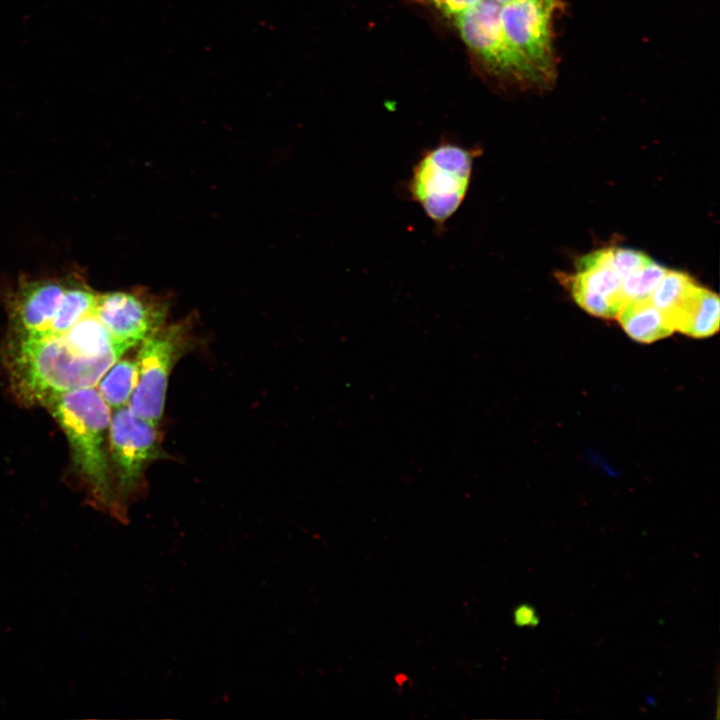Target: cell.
Returning <instances> with one entry per match:
<instances>
[{
	"label": "cell",
	"mask_w": 720,
	"mask_h": 720,
	"mask_svg": "<svg viewBox=\"0 0 720 720\" xmlns=\"http://www.w3.org/2000/svg\"><path fill=\"white\" fill-rule=\"evenodd\" d=\"M120 358H86L72 350L61 335L8 333L4 363L16 397L25 404L44 405L50 398L96 387Z\"/></svg>",
	"instance_id": "obj_1"
},
{
	"label": "cell",
	"mask_w": 720,
	"mask_h": 720,
	"mask_svg": "<svg viewBox=\"0 0 720 720\" xmlns=\"http://www.w3.org/2000/svg\"><path fill=\"white\" fill-rule=\"evenodd\" d=\"M43 407L66 435L73 465L85 488L88 503L126 523L127 513L117 498L108 454L111 408L95 387L54 396Z\"/></svg>",
	"instance_id": "obj_2"
},
{
	"label": "cell",
	"mask_w": 720,
	"mask_h": 720,
	"mask_svg": "<svg viewBox=\"0 0 720 720\" xmlns=\"http://www.w3.org/2000/svg\"><path fill=\"white\" fill-rule=\"evenodd\" d=\"M480 153L477 148L444 142L423 152L413 166L409 197L437 227H443L462 205Z\"/></svg>",
	"instance_id": "obj_3"
},
{
	"label": "cell",
	"mask_w": 720,
	"mask_h": 720,
	"mask_svg": "<svg viewBox=\"0 0 720 720\" xmlns=\"http://www.w3.org/2000/svg\"><path fill=\"white\" fill-rule=\"evenodd\" d=\"M192 320L166 323L144 339L136 354L137 383L128 402L136 416L159 425L169 376L177 361L192 344Z\"/></svg>",
	"instance_id": "obj_4"
},
{
	"label": "cell",
	"mask_w": 720,
	"mask_h": 720,
	"mask_svg": "<svg viewBox=\"0 0 720 720\" xmlns=\"http://www.w3.org/2000/svg\"><path fill=\"white\" fill-rule=\"evenodd\" d=\"M108 454L117 498L127 513L130 502L145 489L148 465L162 456L158 426L136 416L128 406L114 409Z\"/></svg>",
	"instance_id": "obj_5"
},
{
	"label": "cell",
	"mask_w": 720,
	"mask_h": 720,
	"mask_svg": "<svg viewBox=\"0 0 720 720\" xmlns=\"http://www.w3.org/2000/svg\"><path fill=\"white\" fill-rule=\"evenodd\" d=\"M169 310L167 296L144 287L98 291L95 305L99 319L126 351L166 324Z\"/></svg>",
	"instance_id": "obj_6"
},
{
	"label": "cell",
	"mask_w": 720,
	"mask_h": 720,
	"mask_svg": "<svg viewBox=\"0 0 720 720\" xmlns=\"http://www.w3.org/2000/svg\"><path fill=\"white\" fill-rule=\"evenodd\" d=\"M501 6L496 0H480L476 6L455 17L459 33L466 45L497 72L538 81L536 73L504 34Z\"/></svg>",
	"instance_id": "obj_7"
},
{
	"label": "cell",
	"mask_w": 720,
	"mask_h": 720,
	"mask_svg": "<svg viewBox=\"0 0 720 720\" xmlns=\"http://www.w3.org/2000/svg\"><path fill=\"white\" fill-rule=\"evenodd\" d=\"M555 0H514L501 6L504 34L539 80L552 71L550 19Z\"/></svg>",
	"instance_id": "obj_8"
},
{
	"label": "cell",
	"mask_w": 720,
	"mask_h": 720,
	"mask_svg": "<svg viewBox=\"0 0 720 720\" xmlns=\"http://www.w3.org/2000/svg\"><path fill=\"white\" fill-rule=\"evenodd\" d=\"M569 287L575 301L587 312L603 318L617 317L624 299L622 279L612 261V248L582 257L577 272L569 277Z\"/></svg>",
	"instance_id": "obj_9"
},
{
	"label": "cell",
	"mask_w": 720,
	"mask_h": 720,
	"mask_svg": "<svg viewBox=\"0 0 720 720\" xmlns=\"http://www.w3.org/2000/svg\"><path fill=\"white\" fill-rule=\"evenodd\" d=\"M719 298L695 282L669 320L674 328L688 336L709 337L719 328Z\"/></svg>",
	"instance_id": "obj_10"
},
{
	"label": "cell",
	"mask_w": 720,
	"mask_h": 720,
	"mask_svg": "<svg viewBox=\"0 0 720 720\" xmlns=\"http://www.w3.org/2000/svg\"><path fill=\"white\" fill-rule=\"evenodd\" d=\"M617 318L624 331L641 343H652L675 331L665 313L649 298L624 302Z\"/></svg>",
	"instance_id": "obj_11"
},
{
	"label": "cell",
	"mask_w": 720,
	"mask_h": 720,
	"mask_svg": "<svg viewBox=\"0 0 720 720\" xmlns=\"http://www.w3.org/2000/svg\"><path fill=\"white\" fill-rule=\"evenodd\" d=\"M137 377L136 360L120 358L99 380L97 391L111 409L127 406L136 386Z\"/></svg>",
	"instance_id": "obj_12"
},
{
	"label": "cell",
	"mask_w": 720,
	"mask_h": 720,
	"mask_svg": "<svg viewBox=\"0 0 720 720\" xmlns=\"http://www.w3.org/2000/svg\"><path fill=\"white\" fill-rule=\"evenodd\" d=\"M694 283V279L686 273L667 270L649 296V300L664 312L669 320Z\"/></svg>",
	"instance_id": "obj_13"
},
{
	"label": "cell",
	"mask_w": 720,
	"mask_h": 720,
	"mask_svg": "<svg viewBox=\"0 0 720 720\" xmlns=\"http://www.w3.org/2000/svg\"><path fill=\"white\" fill-rule=\"evenodd\" d=\"M667 269L650 259L622 280L624 302L647 299L665 274Z\"/></svg>",
	"instance_id": "obj_14"
},
{
	"label": "cell",
	"mask_w": 720,
	"mask_h": 720,
	"mask_svg": "<svg viewBox=\"0 0 720 720\" xmlns=\"http://www.w3.org/2000/svg\"><path fill=\"white\" fill-rule=\"evenodd\" d=\"M651 258L644 253L628 248H612V261L616 272L623 280L625 277L641 268Z\"/></svg>",
	"instance_id": "obj_15"
},
{
	"label": "cell",
	"mask_w": 720,
	"mask_h": 720,
	"mask_svg": "<svg viewBox=\"0 0 720 720\" xmlns=\"http://www.w3.org/2000/svg\"><path fill=\"white\" fill-rule=\"evenodd\" d=\"M438 9L449 16L457 17L476 6L480 0H430Z\"/></svg>",
	"instance_id": "obj_16"
},
{
	"label": "cell",
	"mask_w": 720,
	"mask_h": 720,
	"mask_svg": "<svg viewBox=\"0 0 720 720\" xmlns=\"http://www.w3.org/2000/svg\"><path fill=\"white\" fill-rule=\"evenodd\" d=\"M513 622L516 626H535L538 623L536 611L533 607L522 604L513 611Z\"/></svg>",
	"instance_id": "obj_17"
},
{
	"label": "cell",
	"mask_w": 720,
	"mask_h": 720,
	"mask_svg": "<svg viewBox=\"0 0 720 720\" xmlns=\"http://www.w3.org/2000/svg\"><path fill=\"white\" fill-rule=\"evenodd\" d=\"M496 1H497L498 3H500L501 5H505V4L510 3V2H512V1H514V0H496Z\"/></svg>",
	"instance_id": "obj_18"
}]
</instances>
